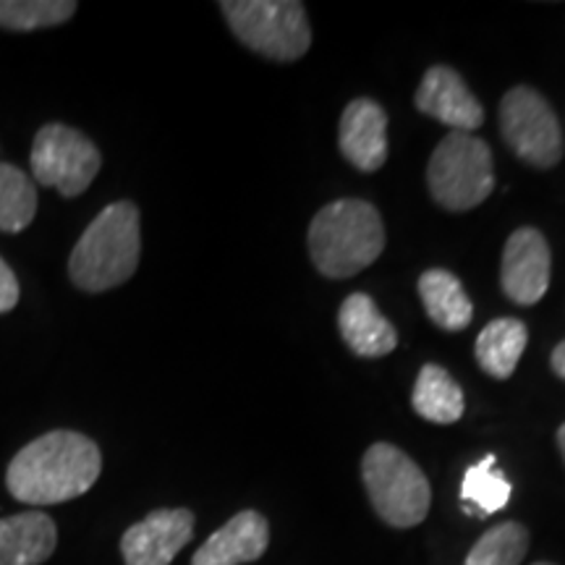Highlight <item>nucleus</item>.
<instances>
[{"label":"nucleus","instance_id":"1a4fd4ad","mask_svg":"<svg viewBox=\"0 0 565 565\" xmlns=\"http://www.w3.org/2000/svg\"><path fill=\"white\" fill-rule=\"evenodd\" d=\"M553 254L547 238L536 228H519L511 233L503 249L500 282L508 299L519 307H534L550 288Z\"/></svg>","mask_w":565,"mask_h":565},{"label":"nucleus","instance_id":"f03ea898","mask_svg":"<svg viewBox=\"0 0 565 565\" xmlns=\"http://www.w3.org/2000/svg\"><path fill=\"white\" fill-rule=\"evenodd\" d=\"M141 257L139 207L113 202L87 225L68 257V278L79 291L103 294L124 286Z\"/></svg>","mask_w":565,"mask_h":565},{"label":"nucleus","instance_id":"423d86ee","mask_svg":"<svg viewBox=\"0 0 565 565\" xmlns=\"http://www.w3.org/2000/svg\"><path fill=\"white\" fill-rule=\"evenodd\" d=\"M427 186L433 200L445 210L479 207L494 189L492 152L487 141L463 131H450L429 158Z\"/></svg>","mask_w":565,"mask_h":565},{"label":"nucleus","instance_id":"f8f14e48","mask_svg":"<svg viewBox=\"0 0 565 565\" xmlns=\"http://www.w3.org/2000/svg\"><path fill=\"white\" fill-rule=\"evenodd\" d=\"M387 113L372 97H359L345 105L338 126V147L353 168L374 173L387 160Z\"/></svg>","mask_w":565,"mask_h":565},{"label":"nucleus","instance_id":"4be33fe9","mask_svg":"<svg viewBox=\"0 0 565 565\" xmlns=\"http://www.w3.org/2000/svg\"><path fill=\"white\" fill-rule=\"evenodd\" d=\"M529 550V532L519 521L487 529L466 555V565H519Z\"/></svg>","mask_w":565,"mask_h":565},{"label":"nucleus","instance_id":"9b49d317","mask_svg":"<svg viewBox=\"0 0 565 565\" xmlns=\"http://www.w3.org/2000/svg\"><path fill=\"white\" fill-rule=\"evenodd\" d=\"M414 103L424 116H433L435 121L450 126L454 131L469 134L484 124V108L461 76L448 66H433L424 74Z\"/></svg>","mask_w":565,"mask_h":565},{"label":"nucleus","instance_id":"f3484780","mask_svg":"<svg viewBox=\"0 0 565 565\" xmlns=\"http://www.w3.org/2000/svg\"><path fill=\"white\" fill-rule=\"evenodd\" d=\"M529 343L526 324L515 317H500L492 320L479 333L475 353L482 370L494 380H508L519 366L521 353Z\"/></svg>","mask_w":565,"mask_h":565},{"label":"nucleus","instance_id":"20e7f679","mask_svg":"<svg viewBox=\"0 0 565 565\" xmlns=\"http://www.w3.org/2000/svg\"><path fill=\"white\" fill-rule=\"evenodd\" d=\"M221 11L231 32L270 61H299L312 45L307 9L296 0H223Z\"/></svg>","mask_w":565,"mask_h":565},{"label":"nucleus","instance_id":"4468645a","mask_svg":"<svg viewBox=\"0 0 565 565\" xmlns=\"http://www.w3.org/2000/svg\"><path fill=\"white\" fill-rule=\"evenodd\" d=\"M58 545V526L47 513L26 511L0 519V565H42Z\"/></svg>","mask_w":565,"mask_h":565},{"label":"nucleus","instance_id":"393cba45","mask_svg":"<svg viewBox=\"0 0 565 565\" xmlns=\"http://www.w3.org/2000/svg\"><path fill=\"white\" fill-rule=\"evenodd\" d=\"M557 445H561V454L565 458V424H561V429H557Z\"/></svg>","mask_w":565,"mask_h":565},{"label":"nucleus","instance_id":"dca6fc26","mask_svg":"<svg viewBox=\"0 0 565 565\" xmlns=\"http://www.w3.org/2000/svg\"><path fill=\"white\" fill-rule=\"evenodd\" d=\"M419 296L429 320L440 330L458 333V330L469 328L471 317H475V307H471L461 280L450 270L433 267V270L424 273L419 278Z\"/></svg>","mask_w":565,"mask_h":565},{"label":"nucleus","instance_id":"2eb2a0df","mask_svg":"<svg viewBox=\"0 0 565 565\" xmlns=\"http://www.w3.org/2000/svg\"><path fill=\"white\" fill-rule=\"evenodd\" d=\"M338 328H341L345 345L364 359L387 356L398 345L395 328L377 312V307L366 294H351L341 303Z\"/></svg>","mask_w":565,"mask_h":565},{"label":"nucleus","instance_id":"9d476101","mask_svg":"<svg viewBox=\"0 0 565 565\" xmlns=\"http://www.w3.org/2000/svg\"><path fill=\"white\" fill-rule=\"evenodd\" d=\"M194 513L186 508H160L121 536L126 565H171L173 557L192 542Z\"/></svg>","mask_w":565,"mask_h":565},{"label":"nucleus","instance_id":"a878e982","mask_svg":"<svg viewBox=\"0 0 565 565\" xmlns=\"http://www.w3.org/2000/svg\"><path fill=\"white\" fill-rule=\"evenodd\" d=\"M534 565H553V563H534Z\"/></svg>","mask_w":565,"mask_h":565},{"label":"nucleus","instance_id":"6e6552de","mask_svg":"<svg viewBox=\"0 0 565 565\" xmlns=\"http://www.w3.org/2000/svg\"><path fill=\"white\" fill-rule=\"evenodd\" d=\"M500 134L519 160L529 166L555 168L563 160V129L555 110L532 87H513L500 100Z\"/></svg>","mask_w":565,"mask_h":565},{"label":"nucleus","instance_id":"b1692460","mask_svg":"<svg viewBox=\"0 0 565 565\" xmlns=\"http://www.w3.org/2000/svg\"><path fill=\"white\" fill-rule=\"evenodd\" d=\"M550 364H553V372L557 374V377L565 380V341H561V343L555 345L553 359H550Z\"/></svg>","mask_w":565,"mask_h":565},{"label":"nucleus","instance_id":"f257e3e1","mask_svg":"<svg viewBox=\"0 0 565 565\" xmlns=\"http://www.w3.org/2000/svg\"><path fill=\"white\" fill-rule=\"evenodd\" d=\"M103 471V454L92 437L53 429L19 450L6 471V487L19 503L45 508L89 492Z\"/></svg>","mask_w":565,"mask_h":565},{"label":"nucleus","instance_id":"ddd939ff","mask_svg":"<svg viewBox=\"0 0 565 565\" xmlns=\"http://www.w3.org/2000/svg\"><path fill=\"white\" fill-rule=\"evenodd\" d=\"M270 545V524L263 513L242 511L217 529L196 550L192 565H244L265 555Z\"/></svg>","mask_w":565,"mask_h":565},{"label":"nucleus","instance_id":"aec40b11","mask_svg":"<svg viewBox=\"0 0 565 565\" xmlns=\"http://www.w3.org/2000/svg\"><path fill=\"white\" fill-rule=\"evenodd\" d=\"M79 11L74 0H0V26L9 32H34L61 26Z\"/></svg>","mask_w":565,"mask_h":565},{"label":"nucleus","instance_id":"6ab92c4d","mask_svg":"<svg viewBox=\"0 0 565 565\" xmlns=\"http://www.w3.org/2000/svg\"><path fill=\"white\" fill-rule=\"evenodd\" d=\"M38 215V186L11 162H0V233L26 231Z\"/></svg>","mask_w":565,"mask_h":565},{"label":"nucleus","instance_id":"5701e85b","mask_svg":"<svg viewBox=\"0 0 565 565\" xmlns=\"http://www.w3.org/2000/svg\"><path fill=\"white\" fill-rule=\"evenodd\" d=\"M19 294H21V288H19L17 273H13L9 263L0 257V315L11 312V309L17 307Z\"/></svg>","mask_w":565,"mask_h":565},{"label":"nucleus","instance_id":"39448f33","mask_svg":"<svg viewBox=\"0 0 565 565\" xmlns=\"http://www.w3.org/2000/svg\"><path fill=\"white\" fill-rule=\"evenodd\" d=\"M362 477L370 500L385 524L408 529L429 513L433 492L424 471L391 443H374L364 454Z\"/></svg>","mask_w":565,"mask_h":565},{"label":"nucleus","instance_id":"a211bd4d","mask_svg":"<svg viewBox=\"0 0 565 565\" xmlns=\"http://www.w3.org/2000/svg\"><path fill=\"white\" fill-rule=\"evenodd\" d=\"M414 412L435 424H454L463 416L461 387L443 366L424 364L412 393Z\"/></svg>","mask_w":565,"mask_h":565},{"label":"nucleus","instance_id":"412c9836","mask_svg":"<svg viewBox=\"0 0 565 565\" xmlns=\"http://www.w3.org/2000/svg\"><path fill=\"white\" fill-rule=\"evenodd\" d=\"M494 463H498L494 456H487L471 469H466L463 475L461 498L475 505L482 515L503 511L511 503V482L503 477V471H498Z\"/></svg>","mask_w":565,"mask_h":565},{"label":"nucleus","instance_id":"0eeeda50","mask_svg":"<svg viewBox=\"0 0 565 565\" xmlns=\"http://www.w3.org/2000/svg\"><path fill=\"white\" fill-rule=\"evenodd\" d=\"M32 181L74 200L87 192L103 168V154L89 137L66 124H45L32 141Z\"/></svg>","mask_w":565,"mask_h":565},{"label":"nucleus","instance_id":"7ed1b4c3","mask_svg":"<svg viewBox=\"0 0 565 565\" xmlns=\"http://www.w3.org/2000/svg\"><path fill=\"white\" fill-rule=\"evenodd\" d=\"M385 249L383 217L364 200H338L322 207L309 225V254L324 278H351Z\"/></svg>","mask_w":565,"mask_h":565}]
</instances>
